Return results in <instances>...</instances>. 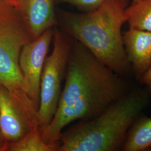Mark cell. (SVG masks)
<instances>
[{"instance_id":"1","label":"cell","mask_w":151,"mask_h":151,"mask_svg":"<svg viewBox=\"0 0 151 151\" xmlns=\"http://www.w3.org/2000/svg\"><path fill=\"white\" fill-rule=\"evenodd\" d=\"M120 76L74 39L56 112L49 124L40 128L44 141L58 143L68 125L96 117L123 96L127 87Z\"/></svg>"},{"instance_id":"2","label":"cell","mask_w":151,"mask_h":151,"mask_svg":"<svg viewBox=\"0 0 151 151\" xmlns=\"http://www.w3.org/2000/svg\"><path fill=\"white\" fill-rule=\"evenodd\" d=\"M128 0H106L97 9L87 12L60 11V30L88 49L98 60L120 76L132 68L124 48L122 27L126 22Z\"/></svg>"},{"instance_id":"3","label":"cell","mask_w":151,"mask_h":151,"mask_svg":"<svg viewBox=\"0 0 151 151\" xmlns=\"http://www.w3.org/2000/svg\"><path fill=\"white\" fill-rule=\"evenodd\" d=\"M148 104L145 93L127 92L93 119L79 121L59 139L58 151H115Z\"/></svg>"},{"instance_id":"4","label":"cell","mask_w":151,"mask_h":151,"mask_svg":"<svg viewBox=\"0 0 151 151\" xmlns=\"http://www.w3.org/2000/svg\"><path fill=\"white\" fill-rule=\"evenodd\" d=\"M32 40L15 6L3 2L0 11V85L17 95H27L19 58L22 47Z\"/></svg>"},{"instance_id":"5","label":"cell","mask_w":151,"mask_h":151,"mask_svg":"<svg viewBox=\"0 0 151 151\" xmlns=\"http://www.w3.org/2000/svg\"><path fill=\"white\" fill-rule=\"evenodd\" d=\"M74 39L55 27L53 29V49L45 60L41 76L38 121L40 128L49 124L56 112Z\"/></svg>"},{"instance_id":"6","label":"cell","mask_w":151,"mask_h":151,"mask_svg":"<svg viewBox=\"0 0 151 151\" xmlns=\"http://www.w3.org/2000/svg\"><path fill=\"white\" fill-rule=\"evenodd\" d=\"M38 111L29 96H17L0 85V133L4 151L10 143L39 127Z\"/></svg>"},{"instance_id":"7","label":"cell","mask_w":151,"mask_h":151,"mask_svg":"<svg viewBox=\"0 0 151 151\" xmlns=\"http://www.w3.org/2000/svg\"><path fill=\"white\" fill-rule=\"evenodd\" d=\"M53 38V28L49 29L39 37L26 44L22 47L19 58L25 91L38 110L41 76Z\"/></svg>"},{"instance_id":"8","label":"cell","mask_w":151,"mask_h":151,"mask_svg":"<svg viewBox=\"0 0 151 151\" xmlns=\"http://www.w3.org/2000/svg\"><path fill=\"white\" fill-rule=\"evenodd\" d=\"M55 0H17L16 9L34 40L58 25Z\"/></svg>"},{"instance_id":"9","label":"cell","mask_w":151,"mask_h":151,"mask_svg":"<svg viewBox=\"0 0 151 151\" xmlns=\"http://www.w3.org/2000/svg\"><path fill=\"white\" fill-rule=\"evenodd\" d=\"M123 41L132 70L139 80L151 67V32L130 28Z\"/></svg>"},{"instance_id":"10","label":"cell","mask_w":151,"mask_h":151,"mask_svg":"<svg viewBox=\"0 0 151 151\" xmlns=\"http://www.w3.org/2000/svg\"><path fill=\"white\" fill-rule=\"evenodd\" d=\"M151 148V118L139 116L130 127L121 149L144 151Z\"/></svg>"},{"instance_id":"11","label":"cell","mask_w":151,"mask_h":151,"mask_svg":"<svg viewBox=\"0 0 151 151\" xmlns=\"http://www.w3.org/2000/svg\"><path fill=\"white\" fill-rule=\"evenodd\" d=\"M130 28L151 32V0H141L128 6L125 12Z\"/></svg>"},{"instance_id":"12","label":"cell","mask_w":151,"mask_h":151,"mask_svg":"<svg viewBox=\"0 0 151 151\" xmlns=\"http://www.w3.org/2000/svg\"><path fill=\"white\" fill-rule=\"evenodd\" d=\"M59 146V142L46 143L42 138L40 127H38L20 140L10 143L7 151H58Z\"/></svg>"},{"instance_id":"13","label":"cell","mask_w":151,"mask_h":151,"mask_svg":"<svg viewBox=\"0 0 151 151\" xmlns=\"http://www.w3.org/2000/svg\"><path fill=\"white\" fill-rule=\"evenodd\" d=\"M106 0H55L58 3L73 6L83 12H91L100 7Z\"/></svg>"},{"instance_id":"14","label":"cell","mask_w":151,"mask_h":151,"mask_svg":"<svg viewBox=\"0 0 151 151\" xmlns=\"http://www.w3.org/2000/svg\"><path fill=\"white\" fill-rule=\"evenodd\" d=\"M139 80L151 93V67L140 78Z\"/></svg>"},{"instance_id":"15","label":"cell","mask_w":151,"mask_h":151,"mask_svg":"<svg viewBox=\"0 0 151 151\" xmlns=\"http://www.w3.org/2000/svg\"><path fill=\"white\" fill-rule=\"evenodd\" d=\"M1 1H4L8 2L9 4H11L12 5L16 7L17 5V0H0Z\"/></svg>"},{"instance_id":"16","label":"cell","mask_w":151,"mask_h":151,"mask_svg":"<svg viewBox=\"0 0 151 151\" xmlns=\"http://www.w3.org/2000/svg\"><path fill=\"white\" fill-rule=\"evenodd\" d=\"M0 151H4V145L3 141L1 138V133H0Z\"/></svg>"},{"instance_id":"17","label":"cell","mask_w":151,"mask_h":151,"mask_svg":"<svg viewBox=\"0 0 151 151\" xmlns=\"http://www.w3.org/2000/svg\"><path fill=\"white\" fill-rule=\"evenodd\" d=\"M140 1H141V0H133L132 4H135V3H137V2H138Z\"/></svg>"},{"instance_id":"18","label":"cell","mask_w":151,"mask_h":151,"mask_svg":"<svg viewBox=\"0 0 151 151\" xmlns=\"http://www.w3.org/2000/svg\"><path fill=\"white\" fill-rule=\"evenodd\" d=\"M4 1H0V10H1V6H2V2H3Z\"/></svg>"}]
</instances>
